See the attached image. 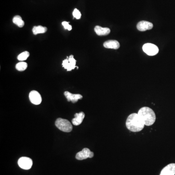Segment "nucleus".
<instances>
[{
    "label": "nucleus",
    "instance_id": "obj_1",
    "mask_svg": "<svg viewBox=\"0 0 175 175\" xmlns=\"http://www.w3.org/2000/svg\"><path fill=\"white\" fill-rule=\"evenodd\" d=\"M125 124L128 130L134 132H139L142 130L145 125L138 114L136 113L131 114L126 119Z\"/></svg>",
    "mask_w": 175,
    "mask_h": 175
},
{
    "label": "nucleus",
    "instance_id": "obj_2",
    "mask_svg": "<svg viewBox=\"0 0 175 175\" xmlns=\"http://www.w3.org/2000/svg\"><path fill=\"white\" fill-rule=\"evenodd\" d=\"M138 114L145 124V125L150 126L155 122L156 118L155 114L150 108L143 107L139 110Z\"/></svg>",
    "mask_w": 175,
    "mask_h": 175
},
{
    "label": "nucleus",
    "instance_id": "obj_3",
    "mask_svg": "<svg viewBox=\"0 0 175 175\" xmlns=\"http://www.w3.org/2000/svg\"><path fill=\"white\" fill-rule=\"evenodd\" d=\"M55 125L59 130L63 132H70L72 130V125L66 119L58 118L56 121Z\"/></svg>",
    "mask_w": 175,
    "mask_h": 175
},
{
    "label": "nucleus",
    "instance_id": "obj_4",
    "mask_svg": "<svg viewBox=\"0 0 175 175\" xmlns=\"http://www.w3.org/2000/svg\"><path fill=\"white\" fill-rule=\"evenodd\" d=\"M143 50L147 55L151 56L157 55L159 52L158 47L152 43H146L143 46Z\"/></svg>",
    "mask_w": 175,
    "mask_h": 175
},
{
    "label": "nucleus",
    "instance_id": "obj_5",
    "mask_svg": "<svg viewBox=\"0 0 175 175\" xmlns=\"http://www.w3.org/2000/svg\"><path fill=\"white\" fill-rule=\"evenodd\" d=\"M62 66L67 71H71L77 67L76 66V60L74 58V56L71 55L69 57L67 56L66 60L63 61Z\"/></svg>",
    "mask_w": 175,
    "mask_h": 175
},
{
    "label": "nucleus",
    "instance_id": "obj_6",
    "mask_svg": "<svg viewBox=\"0 0 175 175\" xmlns=\"http://www.w3.org/2000/svg\"><path fill=\"white\" fill-rule=\"evenodd\" d=\"M94 153L88 148H84L82 151L78 152L76 155V158L78 160H83L87 158H92L93 157Z\"/></svg>",
    "mask_w": 175,
    "mask_h": 175
},
{
    "label": "nucleus",
    "instance_id": "obj_7",
    "mask_svg": "<svg viewBox=\"0 0 175 175\" xmlns=\"http://www.w3.org/2000/svg\"><path fill=\"white\" fill-rule=\"evenodd\" d=\"M18 164L19 167L23 169H30L32 166V160L28 157H22L19 160Z\"/></svg>",
    "mask_w": 175,
    "mask_h": 175
},
{
    "label": "nucleus",
    "instance_id": "obj_8",
    "mask_svg": "<svg viewBox=\"0 0 175 175\" xmlns=\"http://www.w3.org/2000/svg\"><path fill=\"white\" fill-rule=\"evenodd\" d=\"M29 97L31 102L34 105H39L41 103L42 98L41 95L37 91H31L29 93Z\"/></svg>",
    "mask_w": 175,
    "mask_h": 175
},
{
    "label": "nucleus",
    "instance_id": "obj_9",
    "mask_svg": "<svg viewBox=\"0 0 175 175\" xmlns=\"http://www.w3.org/2000/svg\"><path fill=\"white\" fill-rule=\"evenodd\" d=\"M153 27V25L151 23L147 22V21H141L138 23L137 28L138 30L140 31H145L150 30Z\"/></svg>",
    "mask_w": 175,
    "mask_h": 175
},
{
    "label": "nucleus",
    "instance_id": "obj_10",
    "mask_svg": "<svg viewBox=\"0 0 175 175\" xmlns=\"http://www.w3.org/2000/svg\"><path fill=\"white\" fill-rule=\"evenodd\" d=\"M175 163H170L162 170L160 175H175Z\"/></svg>",
    "mask_w": 175,
    "mask_h": 175
},
{
    "label": "nucleus",
    "instance_id": "obj_11",
    "mask_svg": "<svg viewBox=\"0 0 175 175\" xmlns=\"http://www.w3.org/2000/svg\"><path fill=\"white\" fill-rule=\"evenodd\" d=\"M64 95L68 102L71 101L72 103H77L78 100L81 99L82 96L80 94H72L69 92H65Z\"/></svg>",
    "mask_w": 175,
    "mask_h": 175
},
{
    "label": "nucleus",
    "instance_id": "obj_12",
    "mask_svg": "<svg viewBox=\"0 0 175 175\" xmlns=\"http://www.w3.org/2000/svg\"><path fill=\"white\" fill-rule=\"evenodd\" d=\"M85 118V114L83 112L77 113L75 114V118L72 119V123L75 125H78L82 123Z\"/></svg>",
    "mask_w": 175,
    "mask_h": 175
},
{
    "label": "nucleus",
    "instance_id": "obj_13",
    "mask_svg": "<svg viewBox=\"0 0 175 175\" xmlns=\"http://www.w3.org/2000/svg\"><path fill=\"white\" fill-rule=\"evenodd\" d=\"M104 46L106 48L118 49L120 47V43L115 40H108L104 42Z\"/></svg>",
    "mask_w": 175,
    "mask_h": 175
},
{
    "label": "nucleus",
    "instance_id": "obj_14",
    "mask_svg": "<svg viewBox=\"0 0 175 175\" xmlns=\"http://www.w3.org/2000/svg\"><path fill=\"white\" fill-rule=\"evenodd\" d=\"M95 33L98 36H106L110 33V30L109 28L107 27H101L100 26H96L94 28Z\"/></svg>",
    "mask_w": 175,
    "mask_h": 175
},
{
    "label": "nucleus",
    "instance_id": "obj_15",
    "mask_svg": "<svg viewBox=\"0 0 175 175\" xmlns=\"http://www.w3.org/2000/svg\"><path fill=\"white\" fill-rule=\"evenodd\" d=\"M47 30V28L46 27L39 25V26H34L33 28L32 31L34 35H37L39 34L45 33Z\"/></svg>",
    "mask_w": 175,
    "mask_h": 175
},
{
    "label": "nucleus",
    "instance_id": "obj_16",
    "mask_svg": "<svg viewBox=\"0 0 175 175\" xmlns=\"http://www.w3.org/2000/svg\"><path fill=\"white\" fill-rule=\"evenodd\" d=\"M13 22L19 27H23L24 25V22L22 19V17L19 15L15 16L13 18Z\"/></svg>",
    "mask_w": 175,
    "mask_h": 175
},
{
    "label": "nucleus",
    "instance_id": "obj_17",
    "mask_svg": "<svg viewBox=\"0 0 175 175\" xmlns=\"http://www.w3.org/2000/svg\"><path fill=\"white\" fill-rule=\"evenodd\" d=\"M27 64L24 62H20L16 65V69L19 71H24L26 69Z\"/></svg>",
    "mask_w": 175,
    "mask_h": 175
},
{
    "label": "nucleus",
    "instance_id": "obj_18",
    "mask_svg": "<svg viewBox=\"0 0 175 175\" xmlns=\"http://www.w3.org/2000/svg\"><path fill=\"white\" fill-rule=\"evenodd\" d=\"M29 56H30V54H29V52H27V51H25V52L21 53L18 56V60L19 61H25V60H27Z\"/></svg>",
    "mask_w": 175,
    "mask_h": 175
},
{
    "label": "nucleus",
    "instance_id": "obj_19",
    "mask_svg": "<svg viewBox=\"0 0 175 175\" xmlns=\"http://www.w3.org/2000/svg\"><path fill=\"white\" fill-rule=\"evenodd\" d=\"M72 15H73L74 17L77 19H80L81 17V13H80V11L77 8L74 9L73 13H72Z\"/></svg>",
    "mask_w": 175,
    "mask_h": 175
},
{
    "label": "nucleus",
    "instance_id": "obj_20",
    "mask_svg": "<svg viewBox=\"0 0 175 175\" xmlns=\"http://www.w3.org/2000/svg\"><path fill=\"white\" fill-rule=\"evenodd\" d=\"M62 24L63 26V27H64L65 29H67V30H68L69 31H71L72 29V27L71 25H70L69 24L68 22H62Z\"/></svg>",
    "mask_w": 175,
    "mask_h": 175
}]
</instances>
